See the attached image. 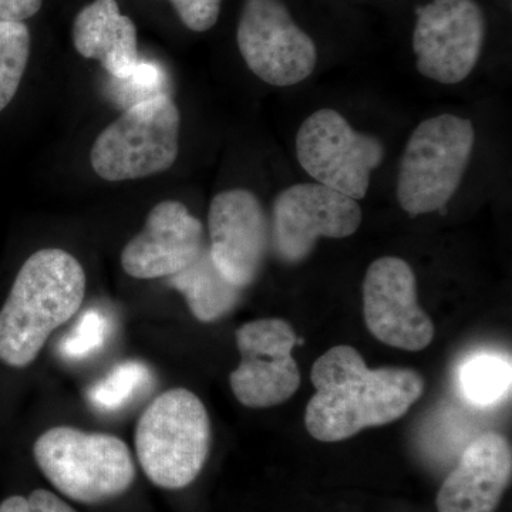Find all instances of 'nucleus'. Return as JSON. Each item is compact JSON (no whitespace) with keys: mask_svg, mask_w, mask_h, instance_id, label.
<instances>
[{"mask_svg":"<svg viewBox=\"0 0 512 512\" xmlns=\"http://www.w3.org/2000/svg\"><path fill=\"white\" fill-rule=\"evenodd\" d=\"M316 393L306 407L313 439L336 443L369 427L386 426L409 412L424 393L419 372L403 367L369 369L355 348L339 345L313 363Z\"/></svg>","mask_w":512,"mask_h":512,"instance_id":"obj_1","label":"nucleus"},{"mask_svg":"<svg viewBox=\"0 0 512 512\" xmlns=\"http://www.w3.org/2000/svg\"><path fill=\"white\" fill-rule=\"evenodd\" d=\"M84 292L86 274L69 252L47 248L30 256L0 309V360L29 366L53 330L79 311Z\"/></svg>","mask_w":512,"mask_h":512,"instance_id":"obj_2","label":"nucleus"},{"mask_svg":"<svg viewBox=\"0 0 512 512\" xmlns=\"http://www.w3.org/2000/svg\"><path fill=\"white\" fill-rule=\"evenodd\" d=\"M134 443L151 483L164 490L188 487L210 453L211 423L204 403L187 389L160 394L138 420Z\"/></svg>","mask_w":512,"mask_h":512,"instance_id":"obj_3","label":"nucleus"},{"mask_svg":"<svg viewBox=\"0 0 512 512\" xmlns=\"http://www.w3.org/2000/svg\"><path fill=\"white\" fill-rule=\"evenodd\" d=\"M37 467L70 500L99 504L126 493L136 480V466L119 437L53 427L33 447Z\"/></svg>","mask_w":512,"mask_h":512,"instance_id":"obj_4","label":"nucleus"},{"mask_svg":"<svg viewBox=\"0 0 512 512\" xmlns=\"http://www.w3.org/2000/svg\"><path fill=\"white\" fill-rule=\"evenodd\" d=\"M476 144L468 119L444 113L421 121L404 147L397 175V201L410 215L447 207L463 181Z\"/></svg>","mask_w":512,"mask_h":512,"instance_id":"obj_5","label":"nucleus"},{"mask_svg":"<svg viewBox=\"0 0 512 512\" xmlns=\"http://www.w3.org/2000/svg\"><path fill=\"white\" fill-rule=\"evenodd\" d=\"M180 128V110L168 94L133 104L94 141V173L128 181L167 171L178 157Z\"/></svg>","mask_w":512,"mask_h":512,"instance_id":"obj_6","label":"nucleus"},{"mask_svg":"<svg viewBox=\"0 0 512 512\" xmlns=\"http://www.w3.org/2000/svg\"><path fill=\"white\" fill-rule=\"evenodd\" d=\"M296 157L316 183L360 201L369 191L373 171L383 163L384 144L356 131L339 111L320 109L299 127Z\"/></svg>","mask_w":512,"mask_h":512,"instance_id":"obj_7","label":"nucleus"},{"mask_svg":"<svg viewBox=\"0 0 512 512\" xmlns=\"http://www.w3.org/2000/svg\"><path fill=\"white\" fill-rule=\"evenodd\" d=\"M242 59L262 82L291 87L315 70L318 49L282 0H247L237 30Z\"/></svg>","mask_w":512,"mask_h":512,"instance_id":"obj_8","label":"nucleus"},{"mask_svg":"<svg viewBox=\"0 0 512 512\" xmlns=\"http://www.w3.org/2000/svg\"><path fill=\"white\" fill-rule=\"evenodd\" d=\"M416 67L440 84L464 82L480 60L485 16L476 0H433L416 9Z\"/></svg>","mask_w":512,"mask_h":512,"instance_id":"obj_9","label":"nucleus"},{"mask_svg":"<svg viewBox=\"0 0 512 512\" xmlns=\"http://www.w3.org/2000/svg\"><path fill=\"white\" fill-rule=\"evenodd\" d=\"M360 224L359 201L322 184H295L274 202L272 245L285 264H301L320 238H348Z\"/></svg>","mask_w":512,"mask_h":512,"instance_id":"obj_10","label":"nucleus"},{"mask_svg":"<svg viewBox=\"0 0 512 512\" xmlns=\"http://www.w3.org/2000/svg\"><path fill=\"white\" fill-rule=\"evenodd\" d=\"M241 363L229 376L232 393L249 409H268L291 399L301 386V372L292 357L298 343L284 319H258L235 333Z\"/></svg>","mask_w":512,"mask_h":512,"instance_id":"obj_11","label":"nucleus"},{"mask_svg":"<svg viewBox=\"0 0 512 512\" xmlns=\"http://www.w3.org/2000/svg\"><path fill=\"white\" fill-rule=\"evenodd\" d=\"M367 329L384 345L420 352L433 342L434 323L417 301L412 266L396 256L376 259L363 281Z\"/></svg>","mask_w":512,"mask_h":512,"instance_id":"obj_12","label":"nucleus"},{"mask_svg":"<svg viewBox=\"0 0 512 512\" xmlns=\"http://www.w3.org/2000/svg\"><path fill=\"white\" fill-rule=\"evenodd\" d=\"M208 229V249L222 274L241 289L254 284L269 245L261 201L242 188L220 192L211 201Z\"/></svg>","mask_w":512,"mask_h":512,"instance_id":"obj_13","label":"nucleus"},{"mask_svg":"<svg viewBox=\"0 0 512 512\" xmlns=\"http://www.w3.org/2000/svg\"><path fill=\"white\" fill-rule=\"evenodd\" d=\"M204 227L183 202L163 201L148 214L143 231L124 247L121 266L136 279L170 278L204 251Z\"/></svg>","mask_w":512,"mask_h":512,"instance_id":"obj_14","label":"nucleus"},{"mask_svg":"<svg viewBox=\"0 0 512 512\" xmlns=\"http://www.w3.org/2000/svg\"><path fill=\"white\" fill-rule=\"evenodd\" d=\"M511 446L498 433H485L464 450L437 494L439 512H495L510 485Z\"/></svg>","mask_w":512,"mask_h":512,"instance_id":"obj_15","label":"nucleus"},{"mask_svg":"<svg viewBox=\"0 0 512 512\" xmlns=\"http://www.w3.org/2000/svg\"><path fill=\"white\" fill-rule=\"evenodd\" d=\"M73 42L86 59L99 60L117 80H126L140 64L137 29L121 15L116 0H94L80 10L73 23Z\"/></svg>","mask_w":512,"mask_h":512,"instance_id":"obj_16","label":"nucleus"},{"mask_svg":"<svg viewBox=\"0 0 512 512\" xmlns=\"http://www.w3.org/2000/svg\"><path fill=\"white\" fill-rule=\"evenodd\" d=\"M168 279L174 289L183 293L192 315L200 322L224 318L241 299L242 289L222 274L208 247L184 271Z\"/></svg>","mask_w":512,"mask_h":512,"instance_id":"obj_17","label":"nucleus"},{"mask_svg":"<svg viewBox=\"0 0 512 512\" xmlns=\"http://www.w3.org/2000/svg\"><path fill=\"white\" fill-rule=\"evenodd\" d=\"M458 382L467 402L478 407L494 406L510 393V359L493 353L468 357L460 367Z\"/></svg>","mask_w":512,"mask_h":512,"instance_id":"obj_18","label":"nucleus"},{"mask_svg":"<svg viewBox=\"0 0 512 512\" xmlns=\"http://www.w3.org/2000/svg\"><path fill=\"white\" fill-rule=\"evenodd\" d=\"M29 55L30 33L26 25L0 20V111L18 93Z\"/></svg>","mask_w":512,"mask_h":512,"instance_id":"obj_19","label":"nucleus"},{"mask_svg":"<svg viewBox=\"0 0 512 512\" xmlns=\"http://www.w3.org/2000/svg\"><path fill=\"white\" fill-rule=\"evenodd\" d=\"M150 376L144 363L136 360L120 363L90 389V403L101 412L119 410L150 382Z\"/></svg>","mask_w":512,"mask_h":512,"instance_id":"obj_20","label":"nucleus"},{"mask_svg":"<svg viewBox=\"0 0 512 512\" xmlns=\"http://www.w3.org/2000/svg\"><path fill=\"white\" fill-rule=\"evenodd\" d=\"M109 330V319L96 309H89L80 316L72 332L64 336L60 353L70 360L87 359L103 348Z\"/></svg>","mask_w":512,"mask_h":512,"instance_id":"obj_21","label":"nucleus"},{"mask_svg":"<svg viewBox=\"0 0 512 512\" xmlns=\"http://www.w3.org/2000/svg\"><path fill=\"white\" fill-rule=\"evenodd\" d=\"M181 22L194 32H207L220 18L222 0H170Z\"/></svg>","mask_w":512,"mask_h":512,"instance_id":"obj_22","label":"nucleus"},{"mask_svg":"<svg viewBox=\"0 0 512 512\" xmlns=\"http://www.w3.org/2000/svg\"><path fill=\"white\" fill-rule=\"evenodd\" d=\"M0 512H77L72 505L47 490H35L28 498L13 495L0 504Z\"/></svg>","mask_w":512,"mask_h":512,"instance_id":"obj_23","label":"nucleus"},{"mask_svg":"<svg viewBox=\"0 0 512 512\" xmlns=\"http://www.w3.org/2000/svg\"><path fill=\"white\" fill-rule=\"evenodd\" d=\"M119 82H123L121 89L130 90L128 99L133 97V104L153 99V97L161 96V94H167L160 92L164 87L163 72L153 64L140 62L136 72L131 74L128 79L119 80Z\"/></svg>","mask_w":512,"mask_h":512,"instance_id":"obj_24","label":"nucleus"},{"mask_svg":"<svg viewBox=\"0 0 512 512\" xmlns=\"http://www.w3.org/2000/svg\"><path fill=\"white\" fill-rule=\"evenodd\" d=\"M42 2L43 0H0V20L22 23L39 12Z\"/></svg>","mask_w":512,"mask_h":512,"instance_id":"obj_25","label":"nucleus"}]
</instances>
